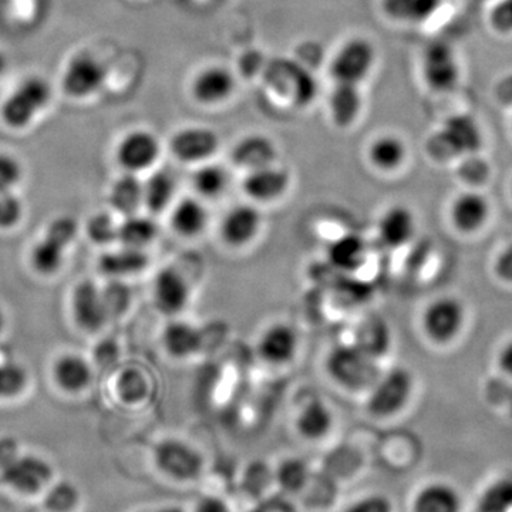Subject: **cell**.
Here are the masks:
<instances>
[{"mask_svg":"<svg viewBox=\"0 0 512 512\" xmlns=\"http://www.w3.org/2000/svg\"><path fill=\"white\" fill-rule=\"evenodd\" d=\"M23 168L18 158L9 153H0V192L13 191L22 180Z\"/></svg>","mask_w":512,"mask_h":512,"instance_id":"cell-44","label":"cell"},{"mask_svg":"<svg viewBox=\"0 0 512 512\" xmlns=\"http://www.w3.org/2000/svg\"><path fill=\"white\" fill-rule=\"evenodd\" d=\"M55 379L67 392H80L92 379V370L83 357L66 355L60 357L55 365Z\"/></svg>","mask_w":512,"mask_h":512,"instance_id":"cell-32","label":"cell"},{"mask_svg":"<svg viewBox=\"0 0 512 512\" xmlns=\"http://www.w3.org/2000/svg\"><path fill=\"white\" fill-rule=\"evenodd\" d=\"M101 293H103L104 305H106L109 316L124 311L128 299H130L128 289L126 286L119 284V282H114V284L107 286L106 289H101Z\"/></svg>","mask_w":512,"mask_h":512,"instance_id":"cell-47","label":"cell"},{"mask_svg":"<svg viewBox=\"0 0 512 512\" xmlns=\"http://www.w3.org/2000/svg\"><path fill=\"white\" fill-rule=\"evenodd\" d=\"M3 326H5V315H3L2 309H0V332H2Z\"/></svg>","mask_w":512,"mask_h":512,"instance_id":"cell-56","label":"cell"},{"mask_svg":"<svg viewBox=\"0 0 512 512\" xmlns=\"http://www.w3.org/2000/svg\"><path fill=\"white\" fill-rule=\"evenodd\" d=\"M329 376L343 389L360 392L373 387L379 379L376 359L359 346H339L326 360Z\"/></svg>","mask_w":512,"mask_h":512,"instance_id":"cell-2","label":"cell"},{"mask_svg":"<svg viewBox=\"0 0 512 512\" xmlns=\"http://www.w3.org/2000/svg\"><path fill=\"white\" fill-rule=\"evenodd\" d=\"M43 505L49 512H73L80 504V490L70 481L47 488Z\"/></svg>","mask_w":512,"mask_h":512,"instance_id":"cell-37","label":"cell"},{"mask_svg":"<svg viewBox=\"0 0 512 512\" xmlns=\"http://www.w3.org/2000/svg\"><path fill=\"white\" fill-rule=\"evenodd\" d=\"M77 234V222L72 217H59L50 222L46 237L55 239L64 248L72 244Z\"/></svg>","mask_w":512,"mask_h":512,"instance_id":"cell-46","label":"cell"},{"mask_svg":"<svg viewBox=\"0 0 512 512\" xmlns=\"http://www.w3.org/2000/svg\"><path fill=\"white\" fill-rule=\"evenodd\" d=\"M157 235L156 222L140 215H130L119 225V241L123 247L143 249Z\"/></svg>","mask_w":512,"mask_h":512,"instance_id":"cell-34","label":"cell"},{"mask_svg":"<svg viewBox=\"0 0 512 512\" xmlns=\"http://www.w3.org/2000/svg\"><path fill=\"white\" fill-rule=\"evenodd\" d=\"M220 148V137L210 127L188 126L171 137L170 150L181 163H205Z\"/></svg>","mask_w":512,"mask_h":512,"instance_id":"cell-12","label":"cell"},{"mask_svg":"<svg viewBox=\"0 0 512 512\" xmlns=\"http://www.w3.org/2000/svg\"><path fill=\"white\" fill-rule=\"evenodd\" d=\"M298 346L295 330L285 323H275L259 338L258 353L269 365L284 366L295 359Z\"/></svg>","mask_w":512,"mask_h":512,"instance_id":"cell-15","label":"cell"},{"mask_svg":"<svg viewBox=\"0 0 512 512\" xmlns=\"http://www.w3.org/2000/svg\"><path fill=\"white\" fill-rule=\"evenodd\" d=\"M421 73L434 92L453 90L460 80V62L454 47L446 42L430 43L421 57Z\"/></svg>","mask_w":512,"mask_h":512,"instance_id":"cell-10","label":"cell"},{"mask_svg":"<svg viewBox=\"0 0 512 512\" xmlns=\"http://www.w3.org/2000/svg\"><path fill=\"white\" fill-rule=\"evenodd\" d=\"M52 97V84L45 77H25L3 100L0 119L12 130H25L49 107Z\"/></svg>","mask_w":512,"mask_h":512,"instance_id":"cell-1","label":"cell"},{"mask_svg":"<svg viewBox=\"0 0 512 512\" xmlns=\"http://www.w3.org/2000/svg\"><path fill=\"white\" fill-rule=\"evenodd\" d=\"M229 177L227 170L218 164H204L192 175V187L201 195V197L212 198L221 197L227 190Z\"/></svg>","mask_w":512,"mask_h":512,"instance_id":"cell-35","label":"cell"},{"mask_svg":"<svg viewBox=\"0 0 512 512\" xmlns=\"http://www.w3.org/2000/svg\"><path fill=\"white\" fill-rule=\"evenodd\" d=\"M490 23L501 35L512 33V0H497L491 10Z\"/></svg>","mask_w":512,"mask_h":512,"instance_id":"cell-48","label":"cell"},{"mask_svg":"<svg viewBox=\"0 0 512 512\" xmlns=\"http://www.w3.org/2000/svg\"><path fill=\"white\" fill-rule=\"evenodd\" d=\"M332 427V412L322 400H312L296 417V430L299 436L308 441L325 439Z\"/></svg>","mask_w":512,"mask_h":512,"instance_id":"cell-27","label":"cell"},{"mask_svg":"<svg viewBox=\"0 0 512 512\" xmlns=\"http://www.w3.org/2000/svg\"><path fill=\"white\" fill-rule=\"evenodd\" d=\"M208 224V212L194 198L178 201L171 212V227L184 238L198 237Z\"/></svg>","mask_w":512,"mask_h":512,"instance_id":"cell-28","label":"cell"},{"mask_svg":"<svg viewBox=\"0 0 512 512\" xmlns=\"http://www.w3.org/2000/svg\"><path fill=\"white\" fill-rule=\"evenodd\" d=\"M106 64L92 53H79L67 62L62 73L63 92L76 100L89 99L103 89Z\"/></svg>","mask_w":512,"mask_h":512,"instance_id":"cell-7","label":"cell"},{"mask_svg":"<svg viewBox=\"0 0 512 512\" xmlns=\"http://www.w3.org/2000/svg\"><path fill=\"white\" fill-rule=\"evenodd\" d=\"M498 363H500L501 369L504 370L507 375L512 377V340L501 349L500 357H498Z\"/></svg>","mask_w":512,"mask_h":512,"instance_id":"cell-53","label":"cell"},{"mask_svg":"<svg viewBox=\"0 0 512 512\" xmlns=\"http://www.w3.org/2000/svg\"><path fill=\"white\" fill-rule=\"evenodd\" d=\"M110 202L114 210L130 217L144 205L143 183L137 174L126 173L114 181L110 192Z\"/></svg>","mask_w":512,"mask_h":512,"instance_id":"cell-30","label":"cell"},{"mask_svg":"<svg viewBox=\"0 0 512 512\" xmlns=\"http://www.w3.org/2000/svg\"><path fill=\"white\" fill-rule=\"evenodd\" d=\"M444 0H382L380 6L387 18L407 25H423L433 18Z\"/></svg>","mask_w":512,"mask_h":512,"instance_id":"cell-24","label":"cell"},{"mask_svg":"<svg viewBox=\"0 0 512 512\" xmlns=\"http://www.w3.org/2000/svg\"><path fill=\"white\" fill-rule=\"evenodd\" d=\"M276 480L284 490L295 493L308 481V466L299 458H286L276 471Z\"/></svg>","mask_w":512,"mask_h":512,"instance_id":"cell-41","label":"cell"},{"mask_svg":"<svg viewBox=\"0 0 512 512\" xmlns=\"http://www.w3.org/2000/svg\"><path fill=\"white\" fill-rule=\"evenodd\" d=\"M73 313L80 328L96 332L109 318L103 293L92 281H84L76 286L73 293Z\"/></svg>","mask_w":512,"mask_h":512,"instance_id":"cell-17","label":"cell"},{"mask_svg":"<svg viewBox=\"0 0 512 512\" xmlns=\"http://www.w3.org/2000/svg\"><path fill=\"white\" fill-rule=\"evenodd\" d=\"M154 512H187L184 508L178 507V505H165V507L160 508V510Z\"/></svg>","mask_w":512,"mask_h":512,"instance_id":"cell-55","label":"cell"},{"mask_svg":"<svg viewBox=\"0 0 512 512\" xmlns=\"http://www.w3.org/2000/svg\"><path fill=\"white\" fill-rule=\"evenodd\" d=\"M20 454L18 441L12 437L0 439V468L8 466L10 461L15 460Z\"/></svg>","mask_w":512,"mask_h":512,"instance_id":"cell-52","label":"cell"},{"mask_svg":"<svg viewBox=\"0 0 512 512\" xmlns=\"http://www.w3.org/2000/svg\"><path fill=\"white\" fill-rule=\"evenodd\" d=\"M329 113L338 127L353 126L363 110V94L360 86L335 83L329 96Z\"/></svg>","mask_w":512,"mask_h":512,"instance_id":"cell-22","label":"cell"},{"mask_svg":"<svg viewBox=\"0 0 512 512\" xmlns=\"http://www.w3.org/2000/svg\"><path fill=\"white\" fill-rule=\"evenodd\" d=\"M87 235L100 245L111 244L119 238V225L107 214H97L87 222Z\"/></svg>","mask_w":512,"mask_h":512,"instance_id":"cell-42","label":"cell"},{"mask_svg":"<svg viewBox=\"0 0 512 512\" xmlns=\"http://www.w3.org/2000/svg\"><path fill=\"white\" fill-rule=\"evenodd\" d=\"M191 512H231L227 501L217 495H207L201 498Z\"/></svg>","mask_w":512,"mask_h":512,"instance_id":"cell-51","label":"cell"},{"mask_svg":"<svg viewBox=\"0 0 512 512\" xmlns=\"http://www.w3.org/2000/svg\"><path fill=\"white\" fill-rule=\"evenodd\" d=\"M289 184H291V177H289L288 171L272 164L268 167L258 168V170L248 171L242 188L251 200L272 202L281 198L288 191Z\"/></svg>","mask_w":512,"mask_h":512,"instance_id":"cell-18","label":"cell"},{"mask_svg":"<svg viewBox=\"0 0 512 512\" xmlns=\"http://www.w3.org/2000/svg\"><path fill=\"white\" fill-rule=\"evenodd\" d=\"M413 376L404 367H394L373 384L367 409L375 417L386 419L402 412L413 393Z\"/></svg>","mask_w":512,"mask_h":512,"instance_id":"cell-6","label":"cell"},{"mask_svg":"<svg viewBox=\"0 0 512 512\" xmlns=\"http://www.w3.org/2000/svg\"><path fill=\"white\" fill-rule=\"evenodd\" d=\"M424 333L431 342L446 345L460 335L466 323V308L460 299L443 296L427 306L423 312Z\"/></svg>","mask_w":512,"mask_h":512,"instance_id":"cell-9","label":"cell"},{"mask_svg":"<svg viewBox=\"0 0 512 512\" xmlns=\"http://www.w3.org/2000/svg\"><path fill=\"white\" fill-rule=\"evenodd\" d=\"M278 150L264 134H249L235 144L232 161L242 170L252 171L275 163Z\"/></svg>","mask_w":512,"mask_h":512,"instance_id":"cell-20","label":"cell"},{"mask_svg":"<svg viewBox=\"0 0 512 512\" xmlns=\"http://www.w3.org/2000/svg\"><path fill=\"white\" fill-rule=\"evenodd\" d=\"M379 238L386 247L402 248L416 234V218L413 211L404 205H393L384 212L379 221Z\"/></svg>","mask_w":512,"mask_h":512,"instance_id":"cell-21","label":"cell"},{"mask_svg":"<svg viewBox=\"0 0 512 512\" xmlns=\"http://www.w3.org/2000/svg\"><path fill=\"white\" fill-rule=\"evenodd\" d=\"M119 393L124 402H140L147 393L146 379L138 370H126L119 379Z\"/></svg>","mask_w":512,"mask_h":512,"instance_id":"cell-43","label":"cell"},{"mask_svg":"<svg viewBox=\"0 0 512 512\" xmlns=\"http://www.w3.org/2000/svg\"><path fill=\"white\" fill-rule=\"evenodd\" d=\"M481 512H510L512 510V478L504 477L484 491Z\"/></svg>","mask_w":512,"mask_h":512,"instance_id":"cell-39","label":"cell"},{"mask_svg":"<svg viewBox=\"0 0 512 512\" xmlns=\"http://www.w3.org/2000/svg\"><path fill=\"white\" fill-rule=\"evenodd\" d=\"M161 154V144L151 131L133 130L121 138L117 146V161L126 173H141L150 170Z\"/></svg>","mask_w":512,"mask_h":512,"instance_id":"cell-11","label":"cell"},{"mask_svg":"<svg viewBox=\"0 0 512 512\" xmlns=\"http://www.w3.org/2000/svg\"><path fill=\"white\" fill-rule=\"evenodd\" d=\"M148 264L147 255L143 249L124 247L120 251L110 252L101 256L100 269L104 275L121 278L143 271Z\"/></svg>","mask_w":512,"mask_h":512,"instance_id":"cell-31","label":"cell"},{"mask_svg":"<svg viewBox=\"0 0 512 512\" xmlns=\"http://www.w3.org/2000/svg\"><path fill=\"white\" fill-rule=\"evenodd\" d=\"M154 463L161 474L177 483H192L204 471V457L183 440L161 441L154 450Z\"/></svg>","mask_w":512,"mask_h":512,"instance_id":"cell-5","label":"cell"},{"mask_svg":"<svg viewBox=\"0 0 512 512\" xmlns=\"http://www.w3.org/2000/svg\"><path fill=\"white\" fill-rule=\"evenodd\" d=\"M163 346L174 359H187L194 356L202 346L200 329L188 322L175 320L163 332Z\"/></svg>","mask_w":512,"mask_h":512,"instance_id":"cell-26","label":"cell"},{"mask_svg":"<svg viewBox=\"0 0 512 512\" xmlns=\"http://www.w3.org/2000/svg\"><path fill=\"white\" fill-rule=\"evenodd\" d=\"M490 212V202L483 194L467 191L458 195L451 204L450 218L458 231L463 234H474L487 224Z\"/></svg>","mask_w":512,"mask_h":512,"instance_id":"cell-19","label":"cell"},{"mask_svg":"<svg viewBox=\"0 0 512 512\" xmlns=\"http://www.w3.org/2000/svg\"><path fill=\"white\" fill-rule=\"evenodd\" d=\"M9 70V59L6 53L0 49V79L8 73Z\"/></svg>","mask_w":512,"mask_h":512,"instance_id":"cell-54","label":"cell"},{"mask_svg":"<svg viewBox=\"0 0 512 512\" xmlns=\"http://www.w3.org/2000/svg\"><path fill=\"white\" fill-rule=\"evenodd\" d=\"M190 301V286L180 272L165 268L154 281V302L158 311L173 316L183 312Z\"/></svg>","mask_w":512,"mask_h":512,"instance_id":"cell-16","label":"cell"},{"mask_svg":"<svg viewBox=\"0 0 512 512\" xmlns=\"http://www.w3.org/2000/svg\"><path fill=\"white\" fill-rule=\"evenodd\" d=\"M370 164L383 173L399 170L407 158V146L396 134H382L370 143L367 150Z\"/></svg>","mask_w":512,"mask_h":512,"instance_id":"cell-25","label":"cell"},{"mask_svg":"<svg viewBox=\"0 0 512 512\" xmlns=\"http://www.w3.org/2000/svg\"><path fill=\"white\" fill-rule=\"evenodd\" d=\"M237 87L234 73L222 64L204 67L191 83V94L202 106H220L231 99Z\"/></svg>","mask_w":512,"mask_h":512,"instance_id":"cell-13","label":"cell"},{"mask_svg":"<svg viewBox=\"0 0 512 512\" xmlns=\"http://www.w3.org/2000/svg\"><path fill=\"white\" fill-rule=\"evenodd\" d=\"M376 62V47L369 39L350 37L332 57L330 76L335 83L362 86L375 70Z\"/></svg>","mask_w":512,"mask_h":512,"instance_id":"cell-3","label":"cell"},{"mask_svg":"<svg viewBox=\"0 0 512 512\" xmlns=\"http://www.w3.org/2000/svg\"><path fill=\"white\" fill-rule=\"evenodd\" d=\"M28 383L25 367L16 362H0V399H9L23 392Z\"/></svg>","mask_w":512,"mask_h":512,"instance_id":"cell-40","label":"cell"},{"mask_svg":"<svg viewBox=\"0 0 512 512\" xmlns=\"http://www.w3.org/2000/svg\"><path fill=\"white\" fill-rule=\"evenodd\" d=\"M328 256L330 264L340 271H356L366 261L365 241L359 235H343L330 244Z\"/></svg>","mask_w":512,"mask_h":512,"instance_id":"cell-29","label":"cell"},{"mask_svg":"<svg viewBox=\"0 0 512 512\" xmlns=\"http://www.w3.org/2000/svg\"><path fill=\"white\" fill-rule=\"evenodd\" d=\"M481 146L483 133L477 120L470 114H456L434 134L429 150L433 157L450 158L476 153Z\"/></svg>","mask_w":512,"mask_h":512,"instance_id":"cell-4","label":"cell"},{"mask_svg":"<svg viewBox=\"0 0 512 512\" xmlns=\"http://www.w3.org/2000/svg\"><path fill=\"white\" fill-rule=\"evenodd\" d=\"M52 478V466L35 454H19L8 466L0 468V481L22 495L42 493Z\"/></svg>","mask_w":512,"mask_h":512,"instance_id":"cell-8","label":"cell"},{"mask_svg":"<svg viewBox=\"0 0 512 512\" xmlns=\"http://www.w3.org/2000/svg\"><path fill=\"white\" fill-rule=\"evenodd\" d=\"M494 272L501 281L512 284V244L505 247L495 258Z\"/></svg>","mask_w":512,"mask_h":512,"instance_id":"cell-50","label":"cell"},{"mask_svg":"<svg viewBox=\"0 0 512 512\" xmlns=\"http://www.w3.org/2000/svg\"><path fill=\"white\" fill-rule=\"evenodd\" d=\"M23 214V205L13 191L0 192V228L18 224Z\"/></svg>","mask_w":512,"mask_h":512,"instance_id":"cell-45","label":"cell"},{"mask_svg":"<svg viewBox=\"0 0 512 512\" xmlns=\"http://www.w3.org/2000/svg\"><path fill=\"white\" fill-rule=\"evenodd\" d=\"M261 214L254 205L238 204L224 215L220 234L222 241L232 248L251 244L261 229Z\"/></svg>","mask_w":512,"mask_h":512,"instance_id":"cell-14","label":"cell"},{"mask_svg":"<svg viewBox=\"0 0 512 512\" xmlns=\"http://www.w3.org/2000/svg\"><path fill=\"white\" fill-rule=\"evenodd\" d=\"M460 494L453 485L447 483H430L424 485L414 495L413 512H461Z\"/></svg>","mask_w":512,"mask_h":512,"instance_id":"cell-23","label":"cell"},{"mask_svg":"<svg viewBox=\"0 0 512 512\" xmlns=\"http://www.w3.org/2000/svg\"><path fill=\"white\" fill-rule=\"evenodd\" d=\"M175 188L177 184L173 174L165 170L156 171L143 183L144 205L154 214H160L173 201Z\"/></svg>","mask_w":512,"mask_h":512,"instance_id":"cell-33","label":"cell"},{"mask_svg":"<svg viewBox=\"0 0 512 512\" xmlns=\"http://www.w3.org/2000/svg\"><path fill=\"white\" fill-rule=\"evenodd\" d=\"M345 512H393V503L383 494H370L349 505Z\"/></svg>","mask_w":512,"mask_h":512,"instance_id":"cell-49","label":"cell"},{"mask_svg":"<svg viewBox=\"0 0 512 512\" xmlns=\"http://www.w3.org/2000/svg\"><path fill=\"white\" fill-rule=\"evenodd\" d=\"M63 245L56 242L55 239L45 237L32 251V264L40 274L50 275L59 271L63 264L64 256Z\"/></svg>","mask_w":512,"mask_h":512,"instance_id":"cell-38","label":"cell"},{"mask_svg":"<svg viewBox=\"0 0 512 512\" xmlns=\"http://www.w3.org/2000/svg\"><path fill=\"white\" fill-rule=\"evenodd\" d=\"M389 329L379 319H370L363 323L362 328L357 332L356 346L365 350L370 356L379 357L384 355L389 348Z\"/></svg>","mask_w":512,"mask_h":512,"instance_id":"cell-36","label":"cell"}]
</instances>
